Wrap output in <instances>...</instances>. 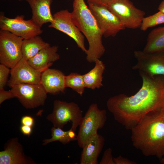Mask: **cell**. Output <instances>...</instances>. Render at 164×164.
Returning <instances> with one entry per match:
<instances>
[{
    "label": "cell",
    "mask_w": 164,
    "mask_h": 164,
    "mask_svg": "<svg viewBox=\"0 0 164 164\" xmlns=\"http://www.w3.org/2000/svg\"><path fill=\"white\" fill-rule=\"evenodd\" d=\"M112 155V150L109 148L104 152L100 164H114Z\"/></svg>",
    "instance_id": "484cf974"
},
{
    "label": "cell",
    "mask_w": 164,
    "mask_h": 164,
    "mask_svg": "<svg viewBox=\"0 0 164 164\" xmlns=\"http://www.w3.org/2000/svg\"><path fill=\"white\" fill-rule=\"evenodd\" d=\"M131 130L133 146L143 155L164 156V108L149 112Z\"/></svg>",
    "instance_id": "7a4b0ae2"
},
{
    "label": "cell",
    "mask_w": 164,
    "mask_h": 164,
    "mask_svg": "<svg viewBox=\"0 0 164 164\" xmlns=\"http://www.w3.org/2000/svg\"><path fill=\"white\" fill-rule=\"evenodd\" d=\"M51 138L43 140V145L56 141H59L63 144H66L71 141L77 140V135L75 132L71 128L68 131H64L62 128L53 126L51 128Z\"/></svg>",
    "instance_id": "7402d4cb"
},
{
    "label": "cell",
    "mask_w": 164,
    "mask_h": 164,
    "mask_svg": "<svg viewBox=\"0 0 164 164\" xmlns=\"http://www.w3.org/2000/svg\"><path fill=\"white\" fill-rule=\"evenodd\" d=\"M115 0H87L88 3H92L107 6L111 2Z\"/></svg>",
    "instance_id": "f546056e"
},
{
    "label": "cell",
    "mask_w": 164,
    "mask_h": 164,
    "mask_svg": "<svg viewBox=\"0 0 164 164\" xmlns=\"http://www.w3.org/2000/svg\"><path fill=\"white\" fill-rule=\"evenodd\" d=\"M11 91L26 109H32L44 104L47 93L41 84H21L11 88Z\"/></svg>",
    "instance_id": "30bf717a"
},
{
    "label": "cell",
    "mask_w": 164,
    "mask_h": 164,
    "mask_svg": "<svg viewBox=\"0 0 164 164\" xmlns=\"http://www.w3.org/2000/svg\"><path fill=\"white\" fill-rule=\"evenodd\" d=\"M94 67L86 73L83 74L86 87L91 89L99 88L103 85L102 74L105 70V66L99 59L95 62Z\"/></svg>",
    "instance_id": "ffe728a7"
},
{
    "label": "cell",
    "mask_w": 164,
    "mask_h": 164,
    "mask_svg": "<svg viewBox=\"0 0 164 164\" xmlns=\"http://www.w3.org/2000/svg\"><path fill=\"white\" fill-rule=\"evenodd\" d=\"M65 77L60 70L49 68L42 73L40 84L47 93L56 95L64 93Z\"/></svg>",
    "instance_id": "9a60e30c"
},
{
    "label": "cell",
    "mask_w": 164,
    "mask_h": 164,
    "mask_svg": "<svg viewBox=\"0 0 164 164\" xmlns=\"http://www.w3.org/2000/svg\"><path fill=\"white\" fill-rule=\"evenodd\" d=\"M21 122L22 125L32 127L34 124V120L33 118L30 116L25 115L22 118Z\"/></svg>",
    "instance_id": "f1b7e54d"
},
{
    "label": "cell",
    "mask_w": 164,
    "mask_h": 164,
    "mask_svg": "<svg viewBox=\"0 0 164 164\" xmlns=\"http://www.w3.org/2000/svg\"><path fill=\"white\" fill-rule=\"evenodd\" d=\"M14 97V95L11 90L6 91L4 89L0 90V104L6 100Z\"/></svg>",
    "instance_id": "4316f807"
},
{
    "label": "cell",
    "mask_w": 164,
    "mask_h": 164,
    "mask_svg": "<svg viewBox=\"0 0 164 164\" xmlns=\"http://www.w3.org/2000/svg\"><path fill=\"white\" fill-rule=\"evenodd\" d=\"M160 163L164 164V156L159 159Z\"/></svg>",
    "instance_id": "d6a6232c"
},
{
    "label": "cell",
    "mask_w": 164,
    "mask_h": 164,
    "mask_svg": "<svg viewBox=\"0 0 164 164\" xmlns=\"http://www.w3.org/2000/svg\"><path fill=\"white\" fill-rule=\"evenodd\" d=\"M164 23V13L159 11L153 15L144 17L143 19L140 29L146 31L150 27Z\"/></svg>",
    "instance_id": "cb8c5ba5"
},
{
    "label": "cell",
    "mask_w": 164,
    "mask_h": 164,
    "mask_svg": "<svg viewBox=\"0 0 164 164\" xmlns=\"http://www.w3.org/2000/svg\"><path fill=\"white\" fill-rule=\"evenodd\" d=\"M52 113L47 116L54 127L62 129L69 121L72 123L71 129L75 132L79 126L83 116V111L76 103L56 100L53 102Z\"/></svg>",
    "instance_id": "5b68a950"
},
{
    "label": "cell",
    "mask_w": 164,
    "mask_h": 164,
    "mask_svg": "<svg viewBox=\"0 0 164 164\" xmlns=\"http://www.w3.org/2000/svg\"><path fill=\"white\" fill-rule=\"evenodd\" d=\"M35 163L32 159L25 155L18 138L9 140L6 144L4 150L0 152V164Z\"/></svg>",
    "instance_id": "5bb4252c"
},
{
    "label": "cell",
    "mask_w": 164,
    "mask_h": 164,
    "mask_svg": "<svg viewBox=\"0 0 164 164\" xmlns=\"http://www.w3.org/2000/svg\"><path fill=\"white\" fill-rule=\"evenodd\" d=\"M107 7L120 20L125 28H140L145 13L136 8L130 0H115Z\"/></svg>",
    "instance_id": "8992f818"
},
{
    "label": "cell",
    "mask_w": 164,
    "mask_h": 164,
    "mask_svg": "<svg viewBox=\"0 0 164 164\" xmlns=\"http://www.w3.org/2000/svg\"><path fill=\"white\" fill-rule=\"evenodd\" d=\"M58 49L56 46H50L44 48L29 60L28 62L34 68L42 73L60 59V56L57 53Z\"/></svg>",
    "instance_id": "e0dca14e"
},
{
    "label": "cell",
    "mask_w": 164,
    "mask_h": 164,
    "mask_svg": "<svg viewBox=\"0 0 164 164\" xmlns=\"http://www.w3.org/2000/svg\"><path fill=\"white\" fill-rule=\"evenodd\" d=\"M9 68L4 64H0V90L4 89L5 86L8 83V77L10 73Z\"/></svg>",
    "instance_id": "d4e9b609"
},
{
    "label": "cell",
    "mask_w": 164,
    "mask_h": 164,
    "mask_svg": "<svg viewBox=\"0 0 164 164\" xmlns=\"http://www.w3.org/2000/svg\"><path fill=\"white\" fill-rule=\"evenodd\" d=\"M29 4L32 10V19L41 27L47 22L53 20L50 6L53 0H25Z\"/></svg>",
    "instance_id": "ac0fdd59"
},
{
    "label": "cell",
    "mask_w": 164,
    "mask_h": 164,
    "mask_svg": "<svg viewBox=\"0 0 164 164\" xmlns=\"http://www.w3.org/2000/svg\"><path fill=\"white\" fill-rule=\"evenodd\" d=\"M65 82L66 87H70L80 96H82L86 88L83 75L71 73L65 76Z\"/></svg>",
    "instance_id": "603a6c76"
},
{
    "label": "cell",
    "mask_w": 164,
    "mask_h": 164,
    "mask_svg": "<svg viewBox=\"0 0 164 164\" xmlns=\"http://www.w3.org/2000/svg\"><path fill=\"white\" fill-rule=\"evenodd\" d=\"M0 29L1 30L9 31L23 39L39 35L43 32L41 27L32 19L25 20L23 15L10 18L1 15Z\"/></svg>",
    "instance_id": "9c48e42d"
},
{
    "label": "cell",
    "mask_w": 164,
    "mask_h": 164,
    "mask_svg": "<svg viewBox=\"0 0 164 164\" xmlns=\"http://www.w3.org/2000/svg\"><path fill=\"white\" fill-rule=\"evenodd\" d=\"M142 51L148 53L164 52V26L154 29L149 32Z\"/></svg>",
    "instance_id": "d6986e66"
},
{
    "label": "cell",
    "mask_w": 164,
    "mask_h": 164,
    "mask_svg": "<svg viewBox=\"0 0 164 164\" xmlns=\"http://www.w3.org/2000/svg\"><path fill=\"white\" fill-rule=\"evenodd\" d=\"M158 9L159 11L164 13V0L161 2L158 6Z\"/></svg>",
    "instance_id": "1f68e13d"
},
{
    "label": "cell",
    "mask_w": 164,
    "mask_h": 164,
    "mask_svg": "<svg viewBox=\"0 0 164 164\" xmlns=\"http://www.w3.org/2000/svg\"><path fill=\"white\" fill-rule=\"evenodd\" d=\"M88 3L89 9L105 38L114 37L125 28L120 20L107 6L92 3Z\"/></svg>",
    "instance_id": "ba28073f"
},
{
    "label": "cell",
    "mask_w": 164,
    "mask_h": 164,
    "mask_svg": "<svg viewBox=\"0 0 164 164\" xmlns=\"http://www.w3.org/2000/svg\"><path fill=\"white\" fill-rule=\"evenodd\" d=\"M20 131L24 135L29 136L32 132V127L22 125L20 128Z\"/></svg>",
    "instance_id": "4dcf8cb0"
},
{
    "label": "cell",
    "mask_w": 164,
    "mask_h": 164,
    "mask_svg": "<svg viewBox=\"0 0 164 164\" xmlns=\"http://www.w3.org/2000/svg\"><path fill=\"white\" fill-rule=\"evenodd\" d=\"M23 39L10 32L0 31V63L9 68L14 67L22 58Z\"/></svg>",
    "instance_id": "52a82bcc"
},
{
    "label": "cell",
    "mask_w": 164,
    "mask_h": 164,
    "mask_svg": "<svg viewBox=\"0 0 164 164\" xmlns=\"http://www.w3.org/2000/svg\"><path fill=\"white\" fill-rule=\"evenodd\" d=\"M42 72L32 67L22 58L10 70L7 84L10 87L21 84H40Z\"/></svg>",
    "instance_id": "4fadbf2b"
},
{
    "label": "cell",
    "mask_w": 164,
    "mask_h": 164,
    "mask_svg": "<svg viewBox=\"0 0 164 164\" xmlns=\"http://www.w3.org/2000/svg\"><path fill=\"white\" fill-rule=\"evenodd\" d=\"M114 164H135L136 163L121 155L113 158Z\"/></svg>",
    "instance_id": "83f0119b"
},
{
    "label": "cell",
    "mask_w": 164,
    "mask_h": 164,
    "mask_svg": "<svg viewBox=\"0 0 164 164\" xmlns=\"http://www.w3.org/2000/svg\"><path fill=\"white\" fill-rule=\"evenodd\" d=\"M104 138L97 133L90 139L82 148L80 164H97L98 158L104 146Z\"/></svg>",
    "instance_id": "2e32d148"
},
{
    "label": "cell",
    "mask_w": 164,
    "mask_h": 164,
    "mask_svg": "<svg viewBox=\"0 0 164 164\" xmlns=\"http://www.w3.org/2000/svg\"><path fill=\"white\" fill-rule=\"evenodd\" d=\"M134 55L137 62L133 70L149 77L164 76V52L148 53L135 50Z\"/></svg>",
    "instance_id": "8fae6325"
},
{
    "label": "cell",
    "mask_w": 164,
    "mask_h": 164,
    "mask_svg": "<svg viewBox=\"0 0 164 164\" xmlns=\"http://www.w3.org/2000/svg\"><path fill=\"white\" fill-rule=\"evenodd\" d=\"M73 6L71 14L73 21L89 43L88 49L85 53L87 60L90 63H95L105 51L102 41L103 33L84 0H74Z\"/></svg>",
    "instance_id": "3957f363"
},
{
    "label": "cell",
    "mask_w": 164,
    "mask_h": 164,
    "mask_svg": "<svg viewBox=\"0 0 164 164\" xmlns=\"http://www.w3.org/2000/svg\"><path fill=\"white\" fill-rule=\"evenodd\" d=\"M50 46L48 43L44 41L39 35L23 39L22 46V58L28 61L40 50Z\"/></svg>",
    "instance_id": "44dd1931"
},
{
    "label": "cell",
    "mask_w": 164,
    "mask_h": 164,
    "mask_svg": "<svg viewBox=\"0 0 164 164\" xmlns=\"http://www.w3.org/2000/svg\"><path fill=\"white\" fill-rule=\"evenodd\" d=\"M53 20L48 26L66 34L72 38L78 46L85 53L87 50L85 46L84 37L74 24L71 12L67 9L58 11L53 15Z\"/></svg>",
    "instance_id": "7c38bea8"
},
{
    "label": "cell",
    "mask_w": 164,
    "mask_h": 164,
    "mask_svg": "<svg viewBox=\"0 0 164 164\" xmlns=\"http://www.w3.org/2000/svg\"></svg>",
    "instance_id": "e575fe53"
},
{
    "label": "cell",
    "mask_w": 164,
    "mask_h": 164,
    "mask_svg": "<svg viewBox=\"0 0 164 164\" xmlns=\"http://www.w3.org/2000/svg\"><path fill=\"white\" fill-rule=\"evenodd\" d=\"M139 74L142 85L135 94L130 96L120 94L107 102L115 120L127 129L131 130L149 112L164 108V76Z\"/></svg>",
    "instance_id": "6da1fadb"
},
{
    "label": "cell",
    "mask_w": 164,
    "mask_h": 164,
    "mask_svg": "<svg viewBox=\"0 0 164 164\" xmlns=\"http://www.w3.org/2000/svg\"><path fill=\"white\" fill-rule=\"evenodd\" d=\"M19 1H22L23 0H18Z\"/></svg>",
    "instance_id": "836d02e7"
},
{
    "label": "cell",
    "mask_w": 164,
    "mask_h": 164,
    "mask_svg": "<svg viewBox=\"0 0 164 164\" xmlns=\"http://www.w3.org/2000/svg\"><path fill=\"white\" fill-rule=\"evenodd\" d=\"M106 115V111L99 109L97 104L90 105L79 126L77 141L79 147L82 149L87 142L97 133V130L104 127L107 119Z\"/></svg>",
    "instance_id": "277c9868"
}]
</instances>
